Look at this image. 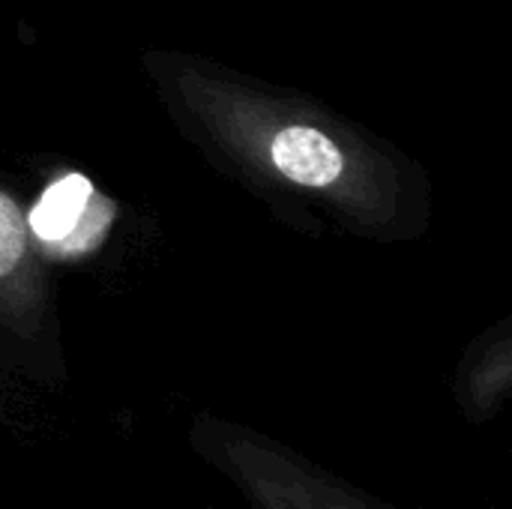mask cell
Wrapping results in <instances>:
<instances>
[{"label":"cell","mask_w":512,"mask_h":509,"mask_svg":"<svg viewBox=\"0 0 512 509\" xmlns=\"http://www.w3.org/2000/svg\"><path fill=\"white\" fill-rule=\"evenodd\" d=\"M156 78L198 135L255 183L321 204L363 237L402 219L399 165L351 123L204 60L156 54Z\"/></svg>","instance_id":"6da1fadb"},{"label":"cell","mask_w":512,"mask_h":509,"mask_svg":"<svg viewBox=\"0 0 512 509\" xmlns=\"http://www.w3.org/2000/svg\"><path fill=\"white\" fill-rule=\"evenodd\" d=\"M213 450L258 509H375L252 432L219 429Z\"/></svg>","instance_id":"7a4b0ae2"},{"label":"cell","mask_w":512,"mask_h":509,"mask_svg":"<svg viewBox=\"0 0 512 509\" xmlns=\"http://www.w3.org/2000/svg\"><path fill=\"white\" fill-rule=\"evenodd\" d=\"M48 315V273L36 252L27 213L0 189V327L33 339Z\"/></svg>","instance_id":"3957f363"},{"label":"cell","mask_w":512,"mask_h":509,"mask_svg":"<svg viewBox=\"0 0 512 509\" xmlns=\"http://www.w3.org/2000/svg\"><path fill=\"white\" fill-rule=\"evenodd\" d=\"M114 219V204L81 174L54 180L39 204L27 213L33 240L60 261H75L93 252Z\"/></svg>","instance_id":"277c9868"},{"label":"cell","mask_w":512,"mask_h":509,"mask_svg":"<svg viewBox=\"0 0 512 509\" xmlns=\"http://www.w3.org/2000/svg\"><path fill=\"white\" fill-rule=\"evenodd\" d=\"M507 384H510V336L504 327L480 354L471 372V393L477 396V402L489 405L495 396L507 390Z\"/></svg>","instance_id":"5b68a950"}]
</instances>
